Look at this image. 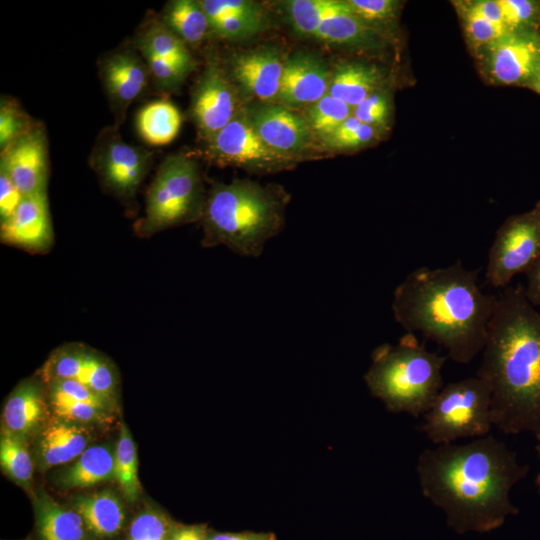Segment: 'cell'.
Returning <instances> with one entry per match:
<instances>
[{
    "mask_svg": "<svg viewBox=\"0 0 540 540\" xmlns=\"http://www.w3.org/2000/svg\"><path fill=\"white\" fill-rule=\"evenodd\" d=\"M529 469L492 435L434 445L416 463L422 495L443 511L448 527L459 535L491 532L517 515L510 493Z\"/></svg>",
    "mask_w": 540,
    "mask_h": 540,
    "instance_id": "1",
    "label": "cell"
},
{
    "mask_svg": "<svg viewBox=\"0 0 540 540\" xmlns=\"http://www.w3.org/2000/svg\"><path fill=\"white\" fill-rule=\"evenodd\" d=\"M476 375L491 388L493 426L540 442V311L523 285L497 295Z\"/></svg>",
    "mask_w": 540,
    "mask_h": 540,
    "instance_id": "2",
    "label": "cell"
},
{
    "mask_svg": "<svg viewBox=\"0 0 540 540\" xmlns=\"http://www.w3.org/2000/svg\"><path fill=\"white\" fill-rule=\"evenodd\" d=\"M479 272L460 260L413 270L394 290L395 321L445 349L454 362L468 364L482 352L497 300L479 286Z\"/></svg>",
    "mask_w": 540,
    "mask_h": 540,
    "instance_id": "3",
    "label": "cell"
},
{
    "mask_svg": "<svg viewBox=\"0 0 540 540\" xmlns=\"http://www.w3.org/2000/svg\"><path fill=\"white\" fill-rule=\"evenodd\" d=\"M285 203L281 190L250 180L216 183L205 202L202 245L222 244L242 256H259L282 227Z\"/></svg>",
    "mask_w": 540,
    "mask_h": 540,
    "instance_id": "4",
    "label": "cell"
},
{
    "mask_svg": "<svg viewBox=\"0 0 540 540\" xmlns=\"http://www.w3.org/2000/svg\"><path fill=\"white\" fill-rule=\"evenodd\" d=\"M448 359L427 349L413 333L397 344H382L372 353L364 379L371 394L394 413L423 416L443 387Z\"/></svg>",
    "mask_w": 540,
    "mask_h": 540,
    "instance_id": "5",
    "label": "cell"
},
{
    "mask_svg": "<svg viewBox=\"0 0 540 540\" xmlns=\"http://www.w3.org/2000/svg\"><path fill=\"white\" fill-rule=\"evenodd\" d=\"M206 199L197 162L182 155H170L148 189L145 214L136 226L140 236L201 219Z\"/></svg>",
    "mask_w": 540,
    "mask_h": 540,
    "instance_id": "6",
    "label": "cell"
},
{
    "mask_svg": "<svg viewBox=\"0 0 540 540\" xmlns=\"http://www.w3.org/2000/svg\"><path fill=\"white\" fill-rule=\"evenodd\" d=\"M491 388L475 375L450 382L422 416L420 430L433 445L489 435L493 426Z\"/></svg>",
    "mask_w": 540,
    "mask_h": 540,
    "instance_id": "7",
    "label": "cell"
},
{
    "mask_svg": "<svg viewBox=\"0 0 540 540\" xmlns=\"http://www.w3.org/2000/svg\"><path fill=\"white\" fill-rule=\"evenodd\" d=\"M540 254V203L530 212L513 216L497 231L487 254L486 282L494 288L509 286L524 274Z\"/></svg>",
    "mask_w": 540,
    "mask_h": 540,
    "instance_id": "8",
    "label": "cell"
},
{
    "mask_svg": "<svg viewBox=\"0 0 540 540\" xmlns=\"http://www.w3.org/2000/svg\"><path fill=\"white\" fill-rule=\"evenodd\" d=\"M102 183L116 196L131 198L145 178L152 153L122 140L116 130L103 131L91 155Z\"/></svg>",
    "mask_w": 540,
    "mask_h": 540,
    "instance_id": "9",
    "label": "cell"
},
{
    "mask_svg": "<svg viewBox=\"0 0 540 540\" xmlns=\"http://www.w3.org/2000/svg\"><path fill=\"white\" fill-rule=\"evenodd\" d=\"M208 154L217 163L253 171H278L296 162L270 149L242 111L208 142Z\"/></svg>",
    "mask_w": 540,
    "mask_h": 540,
    "instance_id": "10",
    "label": "cell"
},
{
    "mask_svg": "<svg viewBox=\"0 0 540 540\" xmlns=\"http://www.w3.org/2000/svg\"><path fill=\"white\" fill-rule=\"evenodd\" d=\"M191 100L192 117L207 142L240 112L236 89L214 59L200 75Z\"/></svg>",
    "mask_w": 540,
    "mask_h": 540,
    "instance_id": "11",
    "label": "cell"
},
{
    "mask_svg": "<svg viewBox=\"0 0 540 540\" xmlns=\"http://www.w3.org/2000/svg\"><path fill=\"white\" fill-rule=\"evenodd\" d=\"M245 113L263 142L281 155L297 160L316 148L305 118L282 104L258 103Z\"/></svg>",
    "mask_w": 540,
    "mask_h": 540,
    "instance_id": "12",
    "label": "cell"
},
{
    "mask_svg": "<svg viewBox=\"0 0 540 540\" xmlns=\"http://www.w3.org/2000/svg\"><path fill=\"white\" fill-rule=\"evenodd\" d=\"M0 170L24 196L46 192L48 150L44 128L34 124L1 150Z\"/></svg>",
    "mask_w": 540,
    "mask_h": 540,
    "instance_id": "13",
    "label": "cell"
},
{
    "mask_svg": "<svg viewBox=\"0 0 540 540\" xmlns=\"http://www.w3.org/2000/svg\"><path fill=\"white\" fill-rule=\"evenodd\" d=\"M330 74L323 59L296 51L283 62L277 101L284 106L311 105L328 93Z\"/></svg>",
    "mask_w": 540,
    "mask_h": 540,
    "instance_id": "14",
    "label": "cell"
},
{
    "mask_svg": "<svg viewBox=\"0 0 540 540\" xmlns=\"http://www.w3.org/2000/svg\"><path fill=\"white\" fill-rule=\"evenodd\" d=\"M1 241L43 252L53 243L47 193L24 196L13 215L0 226Z\"/></svg>",
    "mask_w": 540,
    "mask_h": 540,
    "instance_id": "15",
    "label": "cell"
},
{
    "mask_svg": "<svg viewBox=\"0 0 540 540\" xmlns=\"http://www.w3.org/2000/svg\"><path fill=\"white\" fill-rule=\"evenodd\" d=\"M487 51L488 70L499 83H520L540 70V43L532 35L508 33Z\"/></svg>",
    "mask_w": 540,
    "mask_h": 540,
    "instance_id": "16",
    "label": "cell"
},
{
    "mask_svg": "<svg viewBox=\"0 0 540 540\" xmlns=\"http://www.w3.org/2000/svg\"><path fill=\"white\" fill-rule=\"evenodd\" d=\"M283 62L275 48H258L234 56L230 60V76L243 92L270 102L279 94Z\"/></svg>",
    "mask_w": 540,
    "mask_h": 540,
    "instance_id": "17",
    "label": "cell"
},
{
    "mask_svg": "<svg viewBox=\"0 0 540 540\" xmlns=\"http://www.w3.org/2000/svg\"><path fill=\"white\" fill-rule=\"evenodd\" d=\"M100 76L113 108L123 114L142 93L151 75L142 56L135 50L122 49L101 61Z\"/></svg>",
    "mask_w": 540,
    "mask_h": 540,
    "instance_id": "18",
    "label": "cell"
},
{
    "mask_svg": "<svg viewBox=\"0 0 540 540\" xmlns=\"http://www.w3.org/2000/svg\"><path fill=\"white\" fill-rule=\"evenodd\" d=\"M89 442L87 430L79 423L56 419L40 430L37 457L41 469L66 464L77 459Z\"/></svg>",
    "mask_w": 540,
    "mask_h": 540,
    "instance_id": "19",
    "label": "cell"
},
{
    "mask_svg": "<svg viewBox=\"0 0 540 540\" xmlns=\"http://www.w3.org/2000/svg\"><path fill=\"white\" fill-rule=\"evenodd\" d=\"M36 530L40 540H95L82 516L40 490L33 499Z\"/></svg>",
    "mask_w": 540,
    "mask_h": 540,
    "instance_id": "20",
    "label": "cell"
},
{
    "mask_svg": "<svg viewBox=\"0 0 540 540\" xmlns=\"http://www.w3.org/2000/svg\"><path fill=\"white\" fill-rule=\"evenodd\" d=\"M46 413L41 385L34 380L23 381L13 390L4 405V429L27 439L44 427Z\"/></svg>",
    "mask_w": 540,
    "mask_h": 540,
    "instance_id": "21",
    "label": "cell"
},
{
    "mask_svg": "<svg viewBox=\"0 0 540 540\" xmlns=\"http://www.w3.org/2000/svg\"><path fill=\"white\" fill-rule=\"evenodd\" d=\"M71 507L82 516L96 539L107 540L118 536L126 522L124 506L110 490L75 497Z\"/></svg>",
    "mask_w": 540,
    "mask_h": 540,
    "instance_id": "22",
    "label": "cell"
},
{
    "mask_svg": "<svg viewBox=\"0 0 540 540\" xmlns=\"http://www.w3.org/2000/svg\"><path fill=\"white\" fill-rule=\"evenodd\" d=\"M382 82L383 74L375 65L346 62L330 75L328 94L355 108L377 92Z\"/></svg>",
    "mask_w": 540,
    "mask_h": 540,
    "instance_id": "23",
    "label": "cell"
},
{
    "mask_svg": "<svg viewBox=\"0 0 540 540\" xmlns=\"http://www.w3.org/2000/svg\"><path fill=\"white\" fill-rule=\"evenodd\" d=\"M115 456L110 447L94 445L66 468L59 477L63 488H87L114 478Z\"/></svg>",
    "mask_w": 540,
    "mask_h": 540,
    "instance_id": "24",
    "label": "cell"
},
{
    "mask_svg": "<svg viewBox=\"0 0 540 540\" xmlns=\"http://www.w3.org/2000/svg\"><path fill=\"white\" fill-rule=\"evenodd\" d=\"M182 124L178 108L167 99L146 104L137 114L136 127L141 138L151 145L172 142Z\"/></svg>",
    "mask_w": 540,
    "mask_h": 540,
    "instance_id": "25",
    "label": "cell"
},
{
    "mask_svg": "<svg viewBox=\"0 0 540 540\" xmlns=\"http://www.w3.org/2000/svg\"><path fill=\"white\" fill-rule=\"evenodd\" d=\"M160 21L185 44L193 46L199 45L210 30L203 6L195 0L168 2Z\"/></svg>",
    "mask_w": 540,
    "mask_h": 540,
    "instance_id": "26",
    "label": "cell"
},
{
    "mask_svg": "<svg viewBox=\"0 0 540 540\" xmlns=\"http://www.w3.org/2000/svg\"><path fill=\"white\" fill-rule=\"evenodd\" d=\"M135 46L138 51H149L164 58L186 74L194 69V61L186 44L160 20L150 21L141 29Z\"/></svg>",
    "mask_w": 540,
    "mask_h": 540,
    "instance_id": "27",
    "label": "cell"
},
{
    "mask_svg": "<svg viewBox=\"0 0 540 540\" xmlns=\"http://www.w3.org/2000/svg\"><path fill=\"white\" fill-rule=\"evenodd\" d=\"M287 9L295 32L310 37L327 19L352 12L347 1L338 0H291Z\"/></svg>",
    "mask_w": 540,
    "mask_h": 540,
    "instance_id": "28",
    "label": "cell"
},
{
    "mask_svg": "<svg viewBox=\"0 0 540 540\" xmlns=\"http://www.w3.org/2000/svg\"><path fill=\"white\" fill-rule=\"evenodd\" d=\"M373 27L352 12L327 19L313 36L331 45L360 47L374 42Z\"/></svg>",
    "mask_w": 540,
    "mask_h": 540,
    "instance_id": "29",
    "label": "cell"
},
{
    "mask_svg": "<svg viewBox=\"0 0 540 540\" xmlns=\"http://www.w3.org/2000/svg\"><path fill=\"white\" fill-rule=\"evenodd\" d=\"M114 456V479L117 481L125 499L130 503H134L141 494V485L137 474L138 460L136 445L124 423L120 426Z\"/></svg>",
    "mask_w": 540,
    "mask_h": 540,
    "instance_id": "30",
    "label": "cell"
},
{
    "mask_svg": "<svg viewBox=\"0 0 540 540\" xmlns=\"http://www.w3.org/2000/svg\"><path fill=\"white\" fill-rule=\"evenodd\" d=\"M0 463L4 472L18 485L29 489L33 477V461L27 439L7 429L0 438Z\"/></svg>",
    "mask_w": 540,
    "mask_h": 540,
    "instance_id": "31",
    "label": "cell"
},
{
    "mask_svg": "<svg viewBox=\"0 0 540 540\" xmlns=\"http://www.w3.org/2000/svg\"><path fill=\"white\" fill-rule=\"evenodd\" d=\"M352 112V107L327 93L308 105L304 118L315 139L323 142Z\"/></svg>",
    "mask_w": 540,
    "mask_h": 540,
    "instance_id": "32",
    "label": "cell"
},
{
    "mask_svg": "<svg viewBox=\"0 0 540 540\" xmlns=\"http://www.w3.org/2000/svg\"><path fill=\"white\" fill-rule=\"evenodd\" d=\"M173 525L162 510L146 506L131 521L126 540H169Z\"/></svg>",
    "mask_w": 540,
    "mask_h": 540,
    "instance_id": "33",
    "label": "cell"
},
{
    "mask_svg": "<svg viewBox=\"0 0 540 540\" xmlns=\"http://www.w3.org/2000/svg\"><path fill=\"white\" fill-rule=\"evenodd\" d=\"M378 132L379 129L364 124L351 115L322 143L327 148L338 150L359 148L377 138Z\"/></svg>",
    "mask_w": 540,
    "mask_h": 540,
    "instance_id": "34",
    "label": "cell"
},
{
    "mask_svg": "<svg viewBox=\"0 0 540 540\" xmlns=\"http://www.w3.org/2000/svg\"><path fill=\"white\" fill-rule=\"evenodd\" d=\"M49 401L54 413L61 419L75 423H100L108 420V410L68 399L49 391Z\"/></svg>",
    "mask_w": 540,
    "mask_h": 540,
    "instance_id": "35",
    "label": "cell"
},
{
    "mask_svg": "<svg viewBox=\"0 0 540 540\" xmlns=\"http://www.w3.org/2000/svg\"><path fill=\"white\" fill-rule=\"evenodd\" d=\"M210 30L227 40H241L258 33L263 27V18L218 16L208 18Z\"/></svg>",
    "mask_w": 540,
    "mask_h": 540,
    "instance_id": "36",
    "label": "cell"
},
{
    "mask_svg": "<svg viewBox=\"0 0 540 540\" xmlns=\"http://www.w3.org/2000/svg\"><path fill=\"white\" fill-rule=\"evenodd\" d=\"M34 124L22 109L12 100H1L0 106V148L4 149L16 138L28 131Z\"/></svg>",
    "mask_w": 540,
    "mask_h": 540,
    "instance_id": "37",
    "label": "cell"
},
{
    "mask_svg": "<svg viewBox=\"0 0 540 540\" xmlns=\"http://www.w3.org/2000/svg\"><path fill=\"white\" fill-rule=\"evenodd\" d=\"M464 20L467 36L471 43L478 47H489L509 33L506 28L488 21L467 8L464 10Z\"/></svg>",
    "mask_w": 540,
    "mask_h": 540,
    "instance_id": "38",
    "label": "cell"
},
{
    "mask_svg": "<svg viewBox=\"0 0 540 540\" xmlns=\"http://www.w3.org/2000/svg\"><path fill=\"white\" fill-rule=\"evenodd\" d=\"M352 13L366 24L372 26L392 20L399 5L394 0H347Z\"/></svg>",
    "mask_w": 540,
    "mask_h": 540,
    "instance_id": "39",
    "label": "cell"
},
{
    "mask_svg": "<svg viewBox=\"0 0 540 540\" xmlns=\"http://www.w3.org/2000/svg\"><path fill=\"white\" fill-rule=\"evenodd\" d=\"M49 391L58 393L68 399L87 403L110 411L113 401L97 394L86 385L75 380H54L47 383Z\"/></svg>",
    "mask_w": 540,
    "mask_h": 540,
    "instance_id": "40",
    "label": "cell"
},
{
    "mask_svg": "<svg viewBox=\"0 0 540 540\" xmlns=\"http://www.w3.org/2000/svg\"><path fill=\"white\" fill-rule=\"evenodd\" d=\"M208 18L235 16L263 18L260 6L247 0H202L200 1Z\"/></svg>",
    "mask_w": 540,
    "mask_h": 540,
    "instance_id": "41",
    "label": "cell"
},
{
    "mask_svg": "<svg viewBox=\"0 0 540 540\" xmlns=\"http://www.w3.org/2000/svg\"><path fill=\"white\" fill-rule=\"evenodd\" d=\"M389 111L387 97L382 93L375 92L353 108L352 115L362 123L380 129L386 125Z\"/></svg>",
    "mask_w": 540,
    "mask_h": 540,
    "instance_id": "42",
    "label": "cell"
},
{
    "mask_svg": "<svg viewBox=\"0 0 540 540\" xmlns=\"http://www.w3.org/2000/svg\"><path fill=\"white\" fill-rule=\"evenodd\" d=\"M502 11L503 22L509 33H514L531 23L536 14V5L529 0H497Z\"/></svg>",
    "mask_w": 540,
    "mask_h": 540,
    "instance_id": "43",
    "label": "cell"
},
{
    "mask_svg": "<svg viewBox=\"0 0 540 540\" xmlns=\"http://www.w3.org/2000/svg\"><path fill=\"white\" fill-rule=\"evenodd\" d=\"M24 195L14 185L10 178L0 170V220L1 223L8 220L19 204Z\"/></svg>",
    "mask_w": 540,
    "mask_h": 540,
    "instance_id": "44",
    "label": "cell"
},
{
    "mask_svg": "<svg viewBox=\"0 0 540 540\" xmlns=\"http://www.w3.org/2000/svg\"><path fill=\"white\" fill-rule=\"evenodd\" d=\"M525 295L530 303L540 311V254L525 271Z\"/></svg>",
    "mask_w": 540,
    "mask_h": 540,
    "instance_id": "45",
    "label": "cell"
},
{
    "mask_svg": "<svg viewBox=\"0 0 540 540\" xmlns=\"http://www.w3.org/2000/svg\"><path fill=\"white\" fill-rule=\"evenodd\" d=\"M467 9L487 19L488 21L502 26L504 28L503 16L498 1L495 0H480L471 2ZM508 31V30H507Z\"/></svg>",
    "mask_w": 540,
    "mask_h": 540,
    "instance_id": "46",
    "label": "cell"
},
{
    "mask_svg": "<svg viewBox=\"0 0 540 540\" xmlns=\"http://www.w3.org/2000/svg\"><path fill=\"white\" fill-rule=\"evenodd\" d=\"M209 533L206 526L202 524L174 523L169 540H208Z\"/></svg>",
    "mask_w": 540,
    "mask_h": 540,
    "instance_id": "47",
    "label": "cell"
},
{
    "mask_svg": "<svg viewBox=\"0 0 540 540\" xmlns=\"http://www.w3.org/2000/svg\"><path fill=\"white\" fill-rule=\"evenodd\" d=\"M208 540H277L270 532H210Z\"/></svg>",
    "mask_w": 540,
    "mask_h": 540,
    "instance_id": "48",
    "label": "cell"
},
{
    "mask_svg": "<svg viewBox=\"0 0 540 540\" xmlns=\"http://www.w3.org/2000/svg\"><path fill=\"white\" fill-rule=\"evenodd\" d=\"M535 451L537 452V454H538V456L540 458V442L536 445ZM535 486H536L537 493L540 496V472L537 474V476L535 478Z\"/></svg>",
    "mask_w": 540,
    "mask_h": 540,
    "instance_id": "49",
    "label": "cell"
},
{
    "mask_svg": "<svg viewBox=\"0 0 540 540\" xmlns=\"http://www.w3.org/2000/svg\"><path fill=\"white\" fill-rule=\"evenodd\" d=\"M533 84H534L535 89L540 93V70L534 76Z\"/></svg>",
    "mask_w": 540,
    "mask_h": 540,
    "instance_id": "50",
    "label": "cell"
}]
</instances>
